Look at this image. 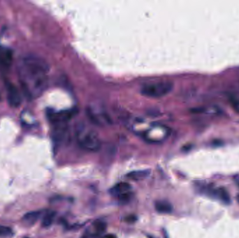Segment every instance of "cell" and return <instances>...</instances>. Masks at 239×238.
I'll return each instance as SVG.
<instances>
[{"mask_svg": "<svg viewBox=\"0 0 239 238\" xmlns=\"http://www.w3.org/2000/svg\"><path fill=\"white\" fill-rule=\"evenodd\" d=\"M49 70L48 63L34 54H28L20 60L18 74L26 96L36 99L44 92L48 85Z\"/></svg>", "mask_w": 239, "mask_h": 238, "instance_id": "obj_1", "label": "cell"}, {"mask_svg": "<svg viewBox=\"0 0 239 238\" xmlns=\"http://www.w3.org/2000/svg\"><path fill=\"white\" fill-rule=\"evenodd\" d=\"M75 137L80 148L91 152L99 150L102 142L97 131L84 122H80L75 128Z\"/></svg>", "mask_w": 239, "mask_h": 238, "instance_id": "obj_2", "label": "cell"}, {"mask_svg": "<svg viewBox=\"0 0 239 238\" xmlns=\"http://www.w3.org/2000/svg\"><path fill=\"white\" fill-rule=\"evenodd\" d=\"M174 88L173 82L169 80H159L146 83L141 87V93L151 98H160L167 95Z\"/></svg>", "mask_w": 239, "mask_h": 238, "instance_id": "obj_3", "label": "cell"}, {"mask_svg": "<svg viewBox=\"0 0 239 238\" xmlns=\"http://www.w3.org/2000/svg\"><path fill=\"white\" fill-rule=\"evenodd\" d=\"M87 114L91 122L100 127H106L112 124L110 115L103 106L91 104L87 108Z\"/></svg>", "mask_w": 239, "mask_h": 238, "instance_id": "obj_4", "label": "cell"}, {"mask_svg": "<svg viewBox=\"0 0 239 238\" xmlns=\"http://www.w3.org/2000/svg\"><path fill=\"white\" fill-rule=\"evenodd\" d=\"M68 122L55 123L53 131V139L56 145H59L65 142L68 139L69 128Z\"/></svg>", "mask_w": 239, "mask_h": 238, "instance_id": "obj_5", "label": "cell"}, {"mask_svg": "<svg viewBox=\"0 0 239 238\" xmlns=\"http://www.w3.org/2000/svg\"><path fill=\"white\" fill-rule=\"evenodd\" d=\"M6 89L7 93V101L8 104L13 108H17L21 104V96L17 87L11 82L6 81Z\"/></svg>", "mask_w": 239, "mask_h": 238, "instance_id": "obj_6", "label": "cell"}, {"mask_svg": "<svg viewBox=\"0 0 239 238\" xmlns=\"http://www.w3.org/2000/svg\"><path fill=\"white\" fill-rule=\"evenodd\" d=\"M13 62V51L7 47L0 45V72L9 70Z\"/></svg>", "mask_w": 239, "mask_h": 238, "instance_id": "obj_7", "label": "cell"}, {"mask_svg": "<svg viewBox=\"0 0 239 238\" xmlns=\"http://www.w3.org/2000/svg\"><path fill=\"white\" fill-rule=\"evenodd\" d=\"M131 186L127 182L117 183L110 189V194L113 196L118 197L120 195L125 194L126 192L130 191Z\"/></svg>", "mask_w": 239, "mask_h": 238, "instance_id": "obj_8", "label": "cell"}, {"mask_svg": "<svg viewBox=\"0 0 239 238\" xmlns=\"http://www.w3.org/2000/svg\"><path fill=\"white\" fill-rule=\"evenodd\" d=\"M155 210L162 214H169L173 210V207L170 203L166 200H160L155 203Z\"/></svg>", "mask_w": 239, "mask_h": 238, "instance_id": "obj_9", "label": "cell"}, {"mask_svg": "<svg viewBox=\"0 0 239 238\" xmlns=\"http://www.w3.org/2000/svg\"><path fill=\"white\" fill-rule=\"evenodd\" d=\"M150 173H151V172L149 170L132 171L127 174L126 177L132 180H141L148 177Z\"/></svg>", "mask_w": 239, "mask_h": 238, "instance_id": "obj_10", "label": "cell"}, {"mask_svg": "<svg viewBox=\"0 0 239 238\" xmlns=\"http://www.w3.org/2000/svg\"><path fill=\"white\" fill-rule=\"evenodd\" d=\"M41 214V212L40 211L30 212L24 215V217H22V222L27 223V224H34L39 219Z\"/></svg>", "mask_w": 239, "mask_h": 238, "instance_id": "obj_11", "label": "cell"}, {"mask_svg": "<svg viewBox=\"0 0 239 238\" xmlns=\"http://www.w3.org/2000/svg\"><path fill=\"white\" fill-rule=\"evenodd\" d=\"M56 213L55 212H50L45 214L42 221V226L44 228H48L52 225L53 223L55 217Z\"/></svg>", "mask_w": 239, "mask_h": 238, "instance_id": "obj_12", "label": "cell"}, {"mask_svg": "<svg viewBox=\"0 0 239 238\" xmlns=\"http://www.w3.org/2000/svg\"><path fill=\"white\" fill-rule=\"evenodd\" d=\"M217 198L221 200L222 201L224 202L225 204H229L230 203V197L225 189L223 188H219L218 189V194H217Z\"/></svg>", "mask_w": 239, "mask_h": 238, "instance_id": "obj_13", "label": "cell"}, {"mask_svg": "<svg viewBox=\"0 0 239 238\" xmlns=\"http://www.w3.org/2000/svg\"><path fill=\"white\" fill-rule=\"evenodd\" d=\"M197 112L203 113H206L209 114H217L220 113V110L215 106H209V107L202 108L198 109Z\"/></svg>", "mask_w": 239, "mask_h": 238, "instance_id": "obj_14", "label": "cell"}, {"mask_svg": "<svg viewBox=\"0 0 239 238\" xmlns=\"http://www.w3.org/2000/svg\"><path fill=\"white\" fill-rule=\"evenodd\" d=\"M132 197H133V194L131 191L126 192L125 194H122L120 195L117 198L119 201L122 203H127L131 200Z\"/></svg>", "mask_w": 239, "mask_h": 238, "instance_id": "obj_15", "label": "cell"}, {"mask_svg": "<svg viewBox=\"0 0 239 238\" xmlns=\"http://www.w3.org/2000/svg\"><path fill=\"white\" fill-rule=\"evenodd\" d=\"M94 227L95 228L97 233H102L106 231L107 225H106L105 222H101V221H97V222H94Z\"/></svg>", "mask_w": 239, "mask_h": 238, "instance_id": "obj_16", "label": "cell"}, {"mask_svg": "<svg viewBox=\"0 0 239 238\" xmlns=\"http://www.w3.org/2000/svg\"><path fill=\"white\" fill-rule=\"evenodd\" d=\"M13 234L12 229L7 226H0V237H8Z\"/></svg>", "mask_w": 239, "mask_h": 238, "instance_id": "obj_17", "label": "cell"}, {"mask_svg": "<svg viewBox=\"0 0 239 238\" xmlns=\"http://www.w3.org/2000/svg\"><path fill=\"white\" fill-rule=\"evenodd\" d=\"M231 105L232 108L237 112V113H239V100L238 99H233L231 101Z\"/></svg>", "mask_w": 239, "mask_h": 238, "instance_id": "obj_18", "label": "cell"}, {"mask_svg": "<svg viewBox=\"0 0 239 238\" xmlns=\"http://www.w3.org/2000/svg\"><path fill=\"white\" fill-rule=\"evenodd\" d=\"M136 220L137 218L136 216H134V215H129V216L125 218V222L129 223H133L135 222H136Z\"/></svg>", "mask_w": 239, "mask_h": 238, "instance_id": "obj_19", "label": "cell"}, {"mask_svg": "<svg viewBox=\"0 0 239 238\" xmlns=\"http://www.w3.org/2000/svg\"><path fill=\"white\" fill-rule=\"evenodd\" d=\"M104 238H116V236L113 234H108L104 236Z\"/></svg>", "mask_w": 239, "mask_h": 238, "instance_id": "obj_20", "label": "cell"}, {"mask_svg": "<svg viewBox=\"0 0 239 238\" xmlns=\"http://www.w3.org/2000/svg\"><path fill=\"white\" fill-rule=\"evenodd\" d=\"M238 201H239V196H238Z\"/></svg>", "mask_w": 239, "mask_h": 238, "instance_id": "obj_21", "label": "cell"}, {"mask_svg": "<svg viewBox=\"0 0 239 238\" xmlns=\"http://www.w3.org/2000/svg\"><path fill=\"white\" fill-rule=\"evenodd\" d=\"M0 101H1V96H0Z\"/></svg>", "mask_w": 239, "mask_h": 238, "instance_id": "obj_22", "label": "cell"}]
</instances>
